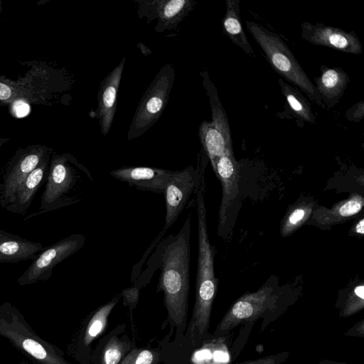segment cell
<instances>
[{"instance_id": "6da1fadb", "label": "cell", "mask_w": 364, "mask_h": 364, "mask_svg": "<svg viewBox=\"0 0 364 364\" xmlns=\"http://www.w3.org/2000/svg\"><path fill=\"white\" fill-rule=\"evenodd\" d=\"M191 213L187 215L180 230L158 244L154 256L160 269L156 293H164L167 321L176 338H183L187 328L190 291Z\"/></svg>"}, {"instance_id": "7a4b0ae2", "label": "cell", "mask_w": 364, "mask_h": 364, "mask_svg": "<svg viewBox=\"0 0 364 364\" xmlns=\"http://www.w3.org/2000/svg\"><path fill=\"white\" fill-rule=\"evenodd\" d=\"M205 185L196 196L198 220V263L195 289V303L192 316L187 326L183 341L191 348L200 347L205 341L208 333L213 301L218 280L215 275V247L208 233L207 211L204 199Z\"/></svg>"}, {"instance_id": "3957f363", "label": "cell", "mask_w": 364, "mask_h": 364, "mask_svg": "<svg viewBox=\"0 0 364 364\" xmlns=\"http://www.w3.org/2000/svg\"><path fill=\"white\" fill-rule=\"evenodd\" d=\"M93 181L88 168L73 156L53 155L50 159L39 210L25 219L80 203Z\"/></svg>"}, {"instance_id": "277c9868", "label": "cell", "mask_w": 364, "mask_h": 364, "mask_svg": "<svg viewBox=\"0 0 364 364\" xmlns=\"http://www.w3.org/2000/svg\"><path fill=\"white\" fill-rule=\"evenodd\" d=\"M0 336L34 364H71L55 346L43 340L11 303L0 306Z\"/></svg>"}, {"instance_id": "5b68a950", "label": "cell", "mask_w": 364, "mask_h": 364, "mask_svg": "<svg viewBox=\"0 0 364 364\" xmlns=\"http://www.w3.org/2000/svg\"><path fill=\"white\" fill-rule=\"evenodd\" d=\"M246 26L265 53L273 69L293 85L299 87L311 101L325 109L314 85L283 39L277 33L253 21H246Z\"/></svg>"}, {"instance_id": "8992f818", "label": "cell", "mask_w": 364, "mask_h": 364, "mask_svg": "<svg viewBox=\"0 0 364 364\" xmlns=\"http://www.w3.org/2000/svg\"><path fill=\"white\" fill-rule=\"evenodd\" d=\"M174 79V68L166 63L139 101L128 131V140L141 136L157 122L168 103Z\"/></svg>"}, {"instance_id": "52a82bcc", "label": "cell", "mask_w": 364, "mask_h": 364, "mask_svg": "<svg viewBox=\"0 0 364 364\" xmlns=\"http://www.w3.org/2000/svg\"><path fill=\"white\" fill-rule=\"evenodd\" d=\"M205 165L203 161L197 167L188 166L174 173L167 183L164 196L166 204L165 223L163 231L166 232L176 221L183 210L190 208L198 189L204 183Z\"/></svg>"}, {"instance_id": "ba28073f", "label": "cell", "mask_w": 364, "mask_h": 364, "mask_svg": "<svg viewBox=\"0 0 364 364\" xmlns=\"http://www.w3.org/2000/svg\"><path fill=\"white\" fill-rule=\"evenodd\" d=\"M85 242V236L75 233L44 247L17 279V284L26 286L48 280L54 267L77 252Z\"/></svg>"}, {"instance_id": "9c48e42d", "label": "cell", "mask_w": 364, "mask_h": 364, "mask_svg": "<svg viewBox=\"0 0 364 364\" xmlns=\"http://www.w3.org/2000/svg\"><path fill=\"white\" fill-rule=\"evenodd\" d=\"M50 156L47 147L35 145L17 151L5 168L0 183V206L5 208L11 200L18 185Z\"/></svg>"}, {"instance_id": "30bf717a", "label": "cell", "mask_w": 364, "mask_h": 364, "mask_svg": "<svg viewBox=\"0 0 364 364\" xmlns=\"http://www.w3.org/2000/svg\"><path fill=\"white\" fill-rule=\"evenodd\" d=\"M274 289L264 286L257 291L242 295L226 312L218 323L214 336L222 337L242 321L257 318L275 301Z\"/></svg>"}, {"instance_id": "8fae6325", "label": "cell", "mask_w": 364, "mask_h": 364, "mask_svg": "<svg viewBox=\"0 0 364 364\" xmlns=\"http://www.w3.org/2000/svg\"><path fill=\"white\" fill-rule=\"evenodd\" d=\"M135 2L139 4L140 18H146L147 23L157 19L155 26L157 33L177 26L196 4L193 0H139Z\"/></svg>"}, {"instance_id": "7c38bea8", "label": "cell", "mask_w": 364, "mask_h": 364, "mask_svg": "<svg viewBox=\"0 0 364 364\" xmlns=\"http://www.w3.org/2000/svg\"><path fill=\"white\" fill-rule=\"evenodd\" d=\"M301 30V38L312 44L352 54L362 53L361 43L354 31L309 22L302 23Z\"/></svg>"}, {"instance_id": "4fadbf2b", "label": "cell", "mask_w": 364, "mask_h": 364, "mask_svg": "<svg viewBox=\"0 0 364 364\" xmlns=\"http://www.w3.org/2000/svg\"><path fill=\"white\" fill-rule=\"evenodd\" d=\"M222 185V199L218 216V235H222L228 213L239 193L240 168L233 151L221 156L215 163L213 170Z\"/></svg>"}, {"instance_id": "5bb4252c", "label": "cell", "mask_w": 364, "mask_h": 364, "mask_svg": "<svg viewBox=\"0 0 364 364\" xmlns=\"http://www.w3.org/2000/svg\"><path fill=\"white\" fill-rule=\"evenodd\" d=\"M174 171L148 166H125L109 172L113 178L137 190L163 194Z\"/></svg>"}, {"instance_id": "9a60e30c", "label": "cell", "mask_w": 364, "mask_h": 364, "mask_svg": "<svg viewBox=\"0 0 364 364\" xmlns=\"http://www.w3.org/2000/svg\"><path fill=\"white\" fill-rule=\"evenodd\" d=\"M125 57L103 79L97 93L96 115L101 132L106 136L110 130L117 109V93L124 70Z\"/></svg>"}, {"instance_id": "2e32d148", "label": "cell", "mask_w": 364, "mask_h": 364, "mask_svg": "<svg viewBox=\"0 0 364 364\" xmlns=\"http://www.w3.org/2000/svg\"><path fill=\"white\" fill-rule=\"evenodd\" d=\"M50 156L46 158L18 185L6 210L16 214H25L33 199L42 185L46 182Z\"/></svg>"}, {"instance_id": "e0dca14e", "label": "cell", "mask_w": 364, "mask_h": 364, "mask_svg": "<svg viewBox=\"0 0 364 364\" xmlns=\"http://www.w3.org/2000/svg\"><path fill=\"white\" fill-rule=\"evenodd\" d=\"M321 75L315 78V87L326 107L333 108L341 98L350 81L340 68L321 67Z\"/></svg>"}, {"instance_id": "ac0fdd59", "label": "cell", "mask_w": 364, "mask_h": 364, "mask_svg": "<svg viewBox=\"0 0 364 364\" xmlns=\"http://www.w3.org/2000/svg\"><path fill=\"white\" fill-rule=\"evenodd\" d=\"M43 248L40 242L8 233L0 240V262L16 263L33 260Z\"/></svg>"}, {"instance_id": "d6986e66", "label": "cell", "mask_w": 364, "mask_h": 364, "mask_svg": "<svg viewBox=\"0 0 364 364\" xmlns=\"http://www.w3.org/2000/svg\"><path fill=\"white\" fill-rule=\"evenodd\" d=\"M363 197L358 193L343 200L330 208H317L313 212V218L319 225H331L358 214L363 208Z\"/></svg>"}, {"instance_id": "ffe728a7", "label": "cell", "mask_w": 364, "mask_h": 364, "mask_svg": "<svg viewBox=\"0 0 364 364\" xmlns=\"http://www.w3.org/2000/svg\"><path fill=\"white\" fill-rule=\"evenodd\" d=\"M198 135L213 170L221 156L233 151L232 141L228 140L212 122L203 121L199 127Z\"/></svg>"}, {"instance_id": "44dd1931", "label": "cell", "mask_w": 364, "mask_h": 364, "mask_svg": "<svg viewBox=\"0 0 364 364\" xmlns=\"http://www.w3.org/2000/svg\"><path fill=\"white\" fill-rule=\"evenodd\" d=\"M240 0H226V12L223 21V31L230 41L247 54L255 56L241 23Z\"/></svg>"}, {"instance_id": "7402d4cb", "label": "cell", "mask_w": 364, "mask_h": 364, "mask_svg": "<svg viewBox=\"0 0 364 364\" xmlns=\"http://www.w3.org/2000/svg\"><path fill=\"white\" fill-rule=\"evenodd\" d=\"M119 294L115 296L110 301L99 307L92 314L85 326L82 338L75 346L77 350L87 348L103 333L107 326L109 316L119 302Z\"/></svg>"}, {"instance_id": "603a6c76", "label": "cell", "mask_w": 364, "mask_h": 364, "mask_svg": "<svg viewBox=\"0 0 364 364\" xmlns=\"http://www.w3.org/2000/svg\"><path fill=\"white\" fill-rule=\"evenodd\" d=\"M200 75L209 97L213 119L211 122L228 140L232 141L228 118L220 100L217 89L205 70L200 71Z\"/></svg>"}, {"instance_id": "cb8c5ba5", "label": "cell", "mask_w": 364, "mask_h": 364, "mask_svg": "<svg viewBox=\"0 0 364 364\" xmlns=\"http://www.w3.org/2000/svg\"><path fill=\"white\" fill-rule=\"evenodd\" d=\"M278 82L280 85L282 93L293 114L303 121L314 124L316 117L307 99L296 87L282 79H279Z\"/></svg>"}, {"instance_id": "d4e9b609", "label": "cell", "mask_w": 364, "mask_h": 364, "mask_svg": "<svg viewBox=\"0 0 364 364\" xmlns=\"http://www.w3.org/2000/svg\"><path fill=\"white\" fill-rule=\"evenodd\" d=\"M132 349L127 335L110 336L102 348L100 364H120Z\"/></svg>"}, {"instance_id": "484cf974", "label": "cell", "mask_w": 364, "mask_h": 364, "mask_svg": "<svg viewBox=\"0 0 364 364\" xmlns=\"http://www.w3.org/2000/svg\"><path fill=\"white\" fill-rule=\"evenodd\" d=\"M313 207V203H302L292 208L282 225V236H288L301 227L312 213Z\"/></svg>"}, {"instance_id": "4316f807", "label": "cell", "mask_w": 364, "mask_h": 364, "mask_svg": "<svg viewBox=\"0 0 364 364\" xmlns=\"http://www.w3.org/2000/svg\"><path fill=\"white\" fill-rule=\"evenodd\" d=\"M364 307V285H357L350 291L341 307L340 316L347 318L361 311Z\"/></svg>"}, {"instance_id": "83f0119b", "label": "cell", "mask_w": 364, "mask_h": 364, "mask_svg": "<svg viewBox=\"0 0 364 364\" xmlns=\"http://www.w3.org/2000/svg\"><path fill=\"white\" fill-rule=\"evenodd\" d=\"M205 364H225L228 361V350L222 342V337L215 338L210 343L204 342Z\"/></svg>"}, {"instance_id": "f1b7e54d", "label": "cell", "mask_w": 364, "mask_h": 364, "mask_svg": "<svg viewBox=\"0 0 364 364\" xmlns=\"http://www.w3.org/2000/svg\"><path fill=\"white\" fill-rule=\"evenodd\" d=\"M161 353L147 348H132L120 364H158Z\"/></svg>"}, {"instance_id": "f546056e", "label": "cell", "mask_w": 364, "mask_h": 364, "mask_svg": "<svg viewBox=\"0 0 364 364\" xmlns=\"http://www.w3.org/2000/svg\"><path fill=\"white\" fill-rule=\"evenodd\" d=\"M140 288L136 286H132L124 289L120 294V296L123 299V304L124 306H128L130 311V314H132V311L134 309L138 304L139 298Z\"/></svg>"}, {"instance_id": "4dcf8cb0", "label": "cell", "mask_w": 364, "mask_h": 364, "mask_svg": "<svg viewBox=\"0 0 364 364\" xmlns=\"http://www.w3.org/2000/svg\"><path fill=\"white\" fill-rule=\"evenodd\" d=\"M287 356L288 353H282L256 360L245 361L238 364H281L287 359Z\"/></svg>"}, {"instance_id": "1f68e13d", "label": "cell", "mask_w": 364, "mask_h": 364, "mask_svg": "<svg viewBox=\"0 0 364 364\" xmlns=\"http://www.w3.org/2000/svg\"><path fill=\"white\" fill-rule=\"evenodd\" d=\"M364 116V103L360 101L350 107L346 112V117L349 121L360 122Z\"/></svg>"}, {"instance_id": "d6a6232c", "label": "cell", "mask_w": 364, "mask_h": 364, "mask_svg": "<svg viewBox=\"0 0 364 364\" xmlns=\"http://www.w3.org/2000/svg\"><path fill=\"white\" fill-rule=\"evenodd\" d=\"M14 111L18 117H23L26 116L29 111V105L23 101H18L14 105Z\"/></svg>"}, {"instance_id": "836d02e7", "label": "cell", "mask_w": 364, "mask_h": 364, "mask_svg": "<svg viewBox=\"0 0 364 364\" xmlns=\"http://www.w3.org/2000/svg\"><path fill=\"white\" fill-rule=\"evenodd\" d=\"M345 335L350 336H364V321L361 320L359 323H357L353 328L349 329Z\"/></svg>"}, {"instance_id": "e575fe53", "label": "cell", "mask_w": 364, "mask_h": 364, "mask_svg": "<svg viewBox=\"0 0 364 364\" xmlns=\"http://www.w3.org/2000/svg\"><path fill=\"white\" fill-rule=\"evenodd\" d=\"M364 219L362 218L360 221H358L355 227V231L356 233L360 234L361 235L364 233Z\"/></svg>"}, {"instance_id": "d590c367", "label": "cell", "mask_w": 364, "mask_h": 364, "mask_svg": "<svg viewBox=\"0 0 364 364\" xmlns=\"http://www.w3.org/2000/svg\"><path fill=\"white\" fill-rule=\"evenodd\" d=\"M317 364H349V363H340V362L330 360H321Z\"/></svg>"}, {"instance_id": "8d00e7d4", "label": "cell", "mask_w": 364, "mask_h": 364, "mask_svg": "<svg viewBox=\"0 0 364 364\" xmlns=\"http://www.w3.org/2000/svg\"><path fill=\"white\" fill-rule=\"evenodd\" d=\"M9 232H5L2 230H0V240L2 239L4 237L8 235Z\"/></svg>"}, {"instance_id": "74e56055", "label": "cell", "mask_w": 364, "mask_h": 364, "mask_svg": "<svg viewBox=\"0 0 364 364\" xmlns=\"http://www.w3.org/2000/svg\"><path fill=\"white\" fill-rule=\"evenodd\" d=\"M2 143H3V141H0V146L1 145V144H2Z\"/></svg>"}]
</instances>
